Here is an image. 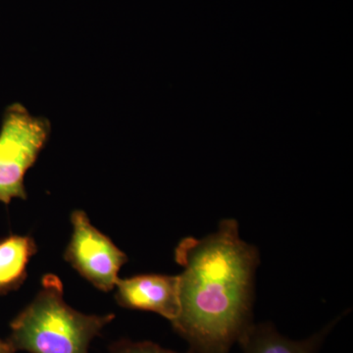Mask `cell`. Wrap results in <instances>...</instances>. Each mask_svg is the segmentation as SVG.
Masks as SVG:
<instances>
[{"instance_id":"cell-1","label":"cell","mask_w":353,"mask_h":353,"mask_svg":"<svg viewBox=\"0 0 353 353\" xmlns=\"http://www.w3.org/2000/svg\"><path fill=\"white\" fill-rule=\"evenodd\" d=\"M180 314L171 323L190 353H229L253 324L255 272L259 252L241 240L234 219L215 233L183 239L175 250Z\"/></svg>"},{"instance_id":"cell-2","label":"cell","mask_w":353,"mask_h":353,"mask_svg":"<svg viewBox=\"0 0 353 353\" xmlns=\"http://www.w3.org/2000/svg\"><path fill=\"white\" fill-rule=\"evenodd\" d=\"M115 315L85 314L64 301L57 276H44L41 289L11 323L9 343L15 352L88 353L90 343Z\"/></svg>"},{"instance_id":"cell-3","label":"cell","mask_w":353,"mask_h":353,"mask_svg":"<svg viewBox=\"0 0 353 353\" xmlns=\"http://www.w3.org/2000/svg\"><path fill=\"white\" fill-rule=\"evenodd\" d=\"M51 134L50 121L34 116L23 104L6 109L0 128V202L27 199L25 176L34 166Z\"/></svg>"},{"instance_id":"cell-4","label":"cell","mask_w":353,"mask_h":353,"mask_svg":"<svg viewBox=\"0 0 353 353\" xmlns=\"http://www.w3.org/2000/svg\"><path fill=\"white\" fill-rule=\"evenodd\" d=\"M71 224L65 260L97 289L105 292L115 289L127 255L90 223L83 210L72 213Z\"/></svg>"},{"instance_id":"cell-5","label":"cell","mask_w":353,"mask_h":353,"mask_svg":"<svg viewBox=\"0 0 353 353\" xmlns=\"http://www.w3.org/2000/svg\"><path fill=\"white\" fill-rule=\"evenodd\" d=\"M115 289L116 299L123 307L157 313L171 323L180 314L178 276L145 274L119 278Z\"/></svg>"},{"instance_id":"cell-6","label":"cell","mask_w":353,"mask_h":353,"mask_svg":"<svg viewBox=\"0 0 353 353\" xmlns=\"http://www.w3.org/2000/svg\"><path fill=\"white\" fill-rule=\"evenodd\" d=\"M338 319L304 340L294 341L281 334L271 323L253 324L238 343L243 353H317Z\"/></svg>"},{"instance_id":"cell-7","label":"cell","mask_w":353,"mask_h":353,"mask_svg":"<svg viewBox=\"0 0 353 353\" xmlns=\"http://www.w3.org/2000/svg\"><path fill=\"white\" fill-rule=\"evenodd\" d=\"M36 252L31 236H11L0 241V294L17 290L24 283L28 264Z\"/></svg>"},{"instance_id":"cell-8","label":"cell","mask_w":353,"mask_h":353,"mask_svg":"<svg viewBox=\"0 0 353 353\" xmlns=\"http://www.w3.org/2000/svg\"><path fill=\"white\" fill-rule=\"evenodd\" d=\"M110 353H179L167 350L152 341L121 340L110 347ZM188 353H190V352Z\"/></svg>"},{"instance_id":"cell-9","label":"cell","mask_w":353,"mask_h":353,"mask_svg":"<svg viewBox=\"0 0 353 353\" xmlns=\"http://www.w3.org/2000/svg\"><path fill=\"white\" fill-rule=\"evenodd\" d=\"M15 350L8 341H3L0 339V353H15Z\"/></svg>"}]
</instances>
